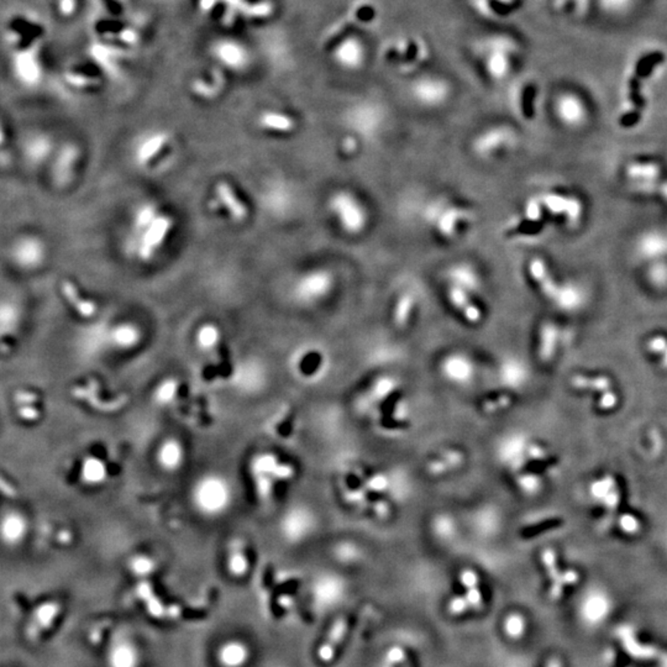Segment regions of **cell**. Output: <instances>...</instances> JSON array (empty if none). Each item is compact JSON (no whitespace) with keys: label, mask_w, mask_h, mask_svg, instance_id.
Wrapping results in <instances>:
<instances>
[{"label":"cell","mask_w":667,"mask_h":667,"mask_svg":"<svg viewBox=\"0 0 667 667\" xmlns=\"http://www.w3.org/2000/svg\"><path fill=\"white\" fill-rule=\"evenodd\" d=\"M485 46L486 56V66L488 72L496 78L505 77L508 70L511 68V59L508 54L513 52V43L505 37H494L488 39L482 43Z\"/></svg>","instance_id":"6da1fadb"},{"label":"cell","mask_w":667,"mask_h":667,"mask_svg":"<svg viewBox=\"0 0 667 667\" xmlns=\"http://www.w3.org/2000/svg\"><path fill=\"white\" fill-rule=\"evenodd\" d=\"M332 208L348 231L357 233L365 226V211L355 198L348 194H339L332 200Z\"/></svg>","instance_id":"7a4b0ae2"},{"label":"cell","mask_w":667,"mask_h":667,"mask_svg":"<svg viewBox=\"0 0 667 667\" xmlns=\"http://www.w3.org/2000/svg\"><path fill=\"white\" fill-rule=\"evenodd\" d=\"M61 612L62 606L57 601L45 602L36 607L26 628L28 639L34 643L37 642L43 633L51 629L54 622L60 617Z\"/></svg>","instance_id":"3957f363"},{"label":"cell","mask_w":667,"mask_h":667,"mask_svg":"<svg viewBox=\"0 0 667 667\" xmlns=\"http://www.w3.org/2000/svg\"><path fill=\"white\" fill-rule=\"evenodd\" d=\"M346 631H348V620L345 617L337 618L334 622V624L331 625L326 640L319 648L318 657L320 661L324 664L332 661L337 645L343 642V637L346 635Z\"/></svg>","instance_id":"277c9868"},{"label":"cell","mask_w":667,"mask_h":667,"mask_svg":"<svg viewBox=\"0 0 667 667\" xmlns=\"http://www.w3.org/2000/svg\"><path fill=\"white\" fill-rule=\"evenodd\" d=\"M335 56L343 66L356 68L360 67L365 60V46L357 37L351 36L340 43Z\"/></svg>","instance_id":"5b68a950"},{"label":"cell","mask_w":667,"mask_h":667,"mask_svg":"<svg viewBox=\"0 0 667 667\" xmlns=\"http://www.w3.org/2000/svg\"><path fill=\"white\" fill-rule=\"evenodd\" d=\"M26 535V520L19 513H9L0 523V538L8 545H18Z\"/></svg>","instance_id":"8992f818"},{"label":"cell","mask_w":667,"mask_h":667,"mask_svg":"<svg viewBox=\"0 0 667 667\" xmlns=\"http://www.w3.org/2000/svg\"><path fill=\"white\" fill-rule=\"evenodd\" d=\"M172 225V220L169 218H160L156 222L152 224V226L149 229L147 234L145 236L144 244L141 247V257L149 259L152 253L155 251L161 241L165 239V236L169 233V229Z\"/></svg>","instance_id":"52a82bcc"},{"label":"cell","mask_w":667,"mask_h":667,"mask_svg":"<svg viewBox=\"0 0 667 667\" xmlns=\"http://www.w3.org/2000/svg\"><path fill=\"white\" fill-rule=\"evenodd\" d=\"M198 497L202 507L208 511H215L222 505L224 507L226 500V491L220 482H207L199 489Z\"/></svg>","instance_id":"ba28073f"},{"label":"cell","mask_w":667,"mask_h":667,"mask_svg":"<svg viewBox=\"0 0 667 667\" xmlns=\"http://www.w3.org/2000/svg\"><path fill=\"white\" fill-rule=\"evenodd\" d=\"M544 203L555 214L566 213L567 217H569V220L572 224L578 222V219H580L581 207H580V203L576 199H567L561 197V195L549 194V195L544 197Z\"/></svg>","instance_id":"9c48e42d"},{"label":"cell","mask_w":667,"mask_h":667,"mask_svg":"<svg viewBox=\"0 0 667 667\" xmlns=\"http://www.w3.org/2000/svg\"><path fill=\"white\" fill-rule=\"evenodd\" d=\"M530 272L538 284L540 286L542 293L547 295V298H558L559 297V288L553 283L550 275L547 273V267L542 264L541 260L535 259L530 264Z\"/></svg>","instance_id":"30bf717a"},{"label":"cell","mask_w":667,"mask_h":667,"mask_svg":"<svg viewBox=\"0 0 667 667\" xmlns=\"http://www.w3.org/2000/svg\"><path fill=\"white\" fill-rule=\"evenodd\" d=\"M217 192L219 198L222 199L224 205L228 208L229 211L236 220H242L247 217L246 207L236 198L233 188L229 186L228 183L220 182L217 186Z\"/></svg>","instance_id":"8fae6325"},{"label":"cell","mask_w":667,"mask_h":667,"mask_svg":"<svg viewBox=\"0 0 667 667\" xmlns=\"http://www.w3.org/2000/svg\"><path fill=\"white\" fill-rule=\"evenodd\" d=\"M463 587L467 591L466 598L469 601L471 609L481 611L483 608V598L480 589H478V576L472 570H465L460 576Z\"/></svg>","instance_id":"7c38bea8"},{"label":"cell","mask_w":667,"mask_h":667,"mask_svg":"<svg viewBox=\"0 0 667 667\" xmlns=\"http://www.w3.org/2000/svg\"><path fill=\"white\" fill-rule=\"evenodd\" d=\"M542 562H544V565L547 567L549 576L553 580V586H551V591H550V597L553 600H559L560 595L562 593V589H564V584H562V581H561V573H560L558 565H556V555H555V553H553L551 549H547L542 553Z\"/></svg>","instance_id":"4fadbf2b"},{"label":"cell","mask_w":667,"mask_h":667,"mask_svg":"<svg viewBox=\"0 0 667 667\" xmlns=\"http://www.w3.org/2000/svg\"><path fill=\"white\" fill-rule=\"evenodd\" d=\"M571 385L580 391L604 392L612 390V381L606 376H598V377H586L582 374L573 376L571 379Z\"/></svg>","instance_id":"5bb4252c"},{"label":"cell","mask_w":667,"mask_h":667,"mask_svg":"<svg viewBox=\"0 0 667 667\" xmlns=\"http://www.w3.org/2000/svg\"><path fill=\"white\" fill-rule=\"evenodd\" d=\"M415 93L427 102H438L446 96V87L436 79H423L415 85Z\"/></svg>","instance_id":"9a60e30c"},{"label":"cell","mask_w":667,"mask_h":667,"mask_svg":"<svg viewBox=\"0 0 667 667\" xmlns=\"http://www.w3.org/2000/svg\"><path fill=\"white\" fill-rule=\"evenodd\" d=\"M450 297L455 307L458 308L471 323H478L481 320V312L469 301L467 295H465L463 289H451Z\"/></svg>","instance_id":"2e32d148"},{"label":"cell","mask_w":667,"mask_h":667,"mask_svg":"<svg viewBox=\"0 0 667 667\" xmlns=\"http://www.w3.org/2000/svg\"><path fill=\"white\" fill-rule=\"evenodd\" d=\"M602 12L611 17H623L631 12L637 0H595Z\"/></svg>","instance_id":"e0dca14e"},{"label":"cell","mask_w":667,"mask_h":667,"mask_svg":"<svg viewBox=\"0 0 667 667\" xmlns=\"http://www.w3.org/2000/svg\"><path fill=\"white\" fill-rule=\"evenodd\" d=\"M241 545H234L229 553V571L234 576H244L248 570V561Z\"/></svg>","instance_id":"ac0fdd59"},{"label":"cell","mask_w":667,"mask_h":667,"mask_svg":"<svg viewBox=\"0 0 667 667\" xmlns=\"http://www.w3.org/2000/svg\"><path fill=\"white\" fill-rule=\"evenodd\" d=\"M660 172L656 163H633L626 169V175L634 180H659Z\"/></svg>","instance_id":"d6986e66"},{"label":"cell","mask_w":667,"mask_h":667,"mask_svg":"<svg viewBox=\"0 0 667 667\" xmlns=\"http://www.w3.org/2000/svg\"><path fill=\"white\" fill-rule=\"evenodd\" d=\"M260 123L267 129L278 130V131H289L295 127L293 119H290L287 115L277 114V113H265L261 116Z\"/></svg>","instance_id":"ffe728a7"},{"label":"cell","mask_w":667,"mask_h":667,"mask_svg":"<svg viewBox=\"0 0 667 667\" xmlns=\"http://www.w3.org/2000/svg\"><path fill=\"white\" fill-rule=\"evenodd\" d=\"M558 340V330L551 324L544 325L541 330L540 359L547 361L551 359Z\"/></svg>","instance_id":"44dd1931"},{"label":"cell","mask_w":667,"mask_h":667,"mask_svg":"<svg viewBox=\"0 0 667 667\" xmlns=\"http://www.w3.org/2000/svg\"><path fill=\"white\" fill-rule=\"evenodd\" d=\"M219 659L222 664H228L230 666H240L241 664L244 665L247 660V651L239 644H229L222 648Z\"/></svg>","instance_id":"7402d4cb"},{"label":"cell","mask_w":667,"mask_h":667,"mask_svg":"<svg viewBox=\"0 0 667 667\" xmlns=\"http://www.w3.org/2000/svg\"><path fill=\"white\" fill-rule=\"evenodd\" d=\"M617 489V482L612 476H606L603 478H600L593 482L589 487V493L592 498L597 500L600 505L604 499L607 498L611 493Z\"/></svg>","instance_id":"603a6c76"},{"label":"cell","mask_w":667,"mask_h":667,"mask_svg":"<svg viewBox=\"0 0 667 667\" xmlns=\"http://www.w3.org/2000/svg\"><path fill=\"white\" fill-rule=\"evenodd\" d=\"M63 293L66 295L68 301L72 303L74 307L77 308L78 310L83 317H90L96 313V306L92 304L90 301H82L79 298L78 293L77 290L74 288V286L71 284L70 282H66L63 284Z\"/></svg>","instance_id":"cb8c5ba5"},{"label":"cell","mask_w":667,"mask_h":667,"mask_svg":"<svg viewBox=\"0 0 667 667\" xmlns=\"http://www.w3.org/2000/svg\"><path fill=\"white\" fill-rule=\"evenodd\" d=\"M105 477V467L98 458H88L83 465V478L88 483H98Z\"/></svg>","instance_id":"d4e9b609"},{"label":"cell","mask_w":667,"mask_h":667,"mask_svg":"<svg viewBox=\"0 0 667 667\" xmlns=\"http://www.w3.org/2000/svg\"><path fill=\"white\" fill-rule=\"evenodd\" d=\"M505 634L511 639H520L525 631V620L520 614L513 613L505 618Z\"/></svg>","instance_id":"484cf974"},{"label":"cell","mask_w":667,"mask_h":667,"mask_svg":"<svg viewBox=\"0 0 667 667\" xmlns=\"http://www.w3.org/2000/svg\"><path fill=\"white\" fill-rule=\"evenodd\" d=\"M631 184L639 191L659 193L664 198L667 199V182L659 180H635Z\"/></svg>","instance_id":"4316f807"},{"label":"cell","mask_w":667,"mask_h":667,"mask_svg":"<svg viewBox=\"0 0 667 667\" xmlns=\"http://www.w3.org/2000/svg\"><path fill=\"white\" fill-rule=\"evenodd\" d=\"M10 29L19 32L21 37L28 36V35H35V36L39 37L40 35H43V32L41 26L29 23V21L21 18L14 19L10 23Z\"/></svg>","instance_id":"83f0119b"},{"label":"cell","mask_w":667,"mask_h":667,"mask_svg":"<svg viewBox=\"0 0 667 667\" xmlns=\"http://www.w3.org/2000/svg\"><path fill=\"white\" fill-rule=\"evenodd\" d=\"M180 446L176 444V443H167L162 447L161 450V461H162L165 466L167 467H176L180 461Z\"/></svg>","instance_id":"f1b7e54d"},{"label":"cell","mask_w":667,"mask_h":667,"mask_svg":"<svg viewBox=\"0 0 667 667\" xmlns=\"http://www.w3.org/2000/svg\"><path fill=\"white\" fill-rule=\"evenodd\" d=\"M413 298L410 295H405L398 303L396 314H394V321L398 326H404L408 323L412 308H413Z\"/></svg>","instance_id":"f546056e"},{"label":"cell","mask_w":667,"mask_h":667,"mask_svg":"<svg viewBox=\"0 0 667 667\" xmlns=\"http://www.w3.org/2000/svg\"><path fill=\"white\" fill-rule=\"evenodd\" d=\"M560 110L564 116H566L569 120H571L578 118V114H581V105L575 98L565 96L560 102Z\"/></svg>","instance_id":"4dcf8cb0"},{"label":"cell","mask_w":667,"mask_h":667,"mask_svg":"<svg viewBox=\"0 0 667 667\" xmlns=\"http://www.w3.org/2000/svg\"><path fill=\"white\" fill-rule=\"evenodd\" d=\"M163 142H165V138L162 136H157V138L150 140L147 145L140 151V161L146 162V161L150 160L151 157L155 156L158 150L162 147Z\"/></svg>","instance_id":"1f68e13d"},{"label":"cell","mask_w":667,"mask_h":667,"mask_svg":"<svg viewBox=\"0 0 667 667\" xmlns=\"http://www.w3.org/2000/svg\"><path fill=\"white\" fill-rule=\"evenodd\" d=\"M511 403V396H508V394H500L498 397L486 401V402L482 404V408H483L485 412H487V413H494V412H498L500 409L509 407Z\"/></svg>","instance_id":"d6a6232c"},{"label":"cell","mask_w":667,"mask_h":667,"mask_svg":"<svg viewBox=\"0 0 667 667\" xmlns=\"http://www.w3.org/2000/svg\"><path fill=\"white\" fill-rule=\"evenodd\" d=\"M218 337H219V332H218V329L215 326L207 325V326H204L203 329H200V331H199V343L203 348H211V346H214L217 343Z\"/></svg>","instance_id":"836d02e7"},{"label":"cell","mask_w":667,"mask_h":667,"mask_svg":"<svg viewBox=\"0 0 667 667\" xmlns=\"http://www.w3.org/2000/svg\"><path fill=\"white\" fill-rule=\"evenodd\" d=\"M385 662L391 666H396V665H401L402 666L403 664L408 662V657H407V654L405 651L399 648V646H393L391 649L387 651V655H385Z\"/></svg>","instance_id":"e575fe53"},{"label":"cell","mask_w":667,"mask_h":667,"mask_svg":"<svg viewBox=\"0 0 667 667\" xmlns=\"http://www.w3.org/2000/svg\"><path fill=\"white\" fill-rule=\"evenodd\" d=\"M618 523H620V529L623 530L626 534H637V531L640 530L639 520L631 514L620 516Z\"/></svg>","instance_id":"d590c367"},{"label":"cell","mask_w":667,"mask_h":667,"mask_svg":"<svg viewBox=\"0 0 667 667\" xmlns=\"http://www.w3.org/2000/svg\"><path fill=\"white\" fill-rule=\"evenodd\" d=\"M469 609H471V606H469L466 595L454 597L449 603V613L452 614V615H460Z\"/></svg>","instance_id":"8d00e7d4"},{"label":"cell","mask_w":667,"mask_h":667,"mask_svg":"<svg viewBox=\"0 0 667 667\" xmlns=\"http://www.w3.org/2000/svg\"><path fill=\"white\" fill-rule=\"evenodd\" d=\"M115 337H116V343L121 346H130L136 341L138 334L130 328H121L118 330Z\"/></svg>","instance_id":"74e56055"},{"label":"cell","mask_w":667,"mask_h":667,"mask_svg":"<svg viewBox=\"0 0 667 667\" xmlns=\"http://www.w3.org/2000/svg\"><path fill=\"white\" fill-rule=\"evenodd\" d=\"M648 349H649L651 354H655V355H662L665 352V350L667 349V339L666 337H651L648 343Z\"/></svg>","instance_id":"f35d334b"},{"label":"cell","mask_w":667,"mask_h":667,"mask_svg":"<svg viewBox=\"0 0 667 667\" xmlns=\"http://www.w3.org/2000/svg\"><path fill=\"white\" fill-rule=\"evenodd\" d=\"M617 403H618V397L611 390V391L602 393L601 398H600V403H598V407L601 409H604V410H609V409L614 408L617 405Z\"/></svg>","instance_id":"ab89813d"},{"label":"cell","mask_w":667,"mask_h":667,"mask_svg":"<svg viewBox=\"0 0 667 667\" xmlns=\"http://www.w3.org/2000/svg\"><path fill=\"white\" fill-rule=\"evenodd\" d=\"M450 469H452V467H451L450 463H447V461L445 460L444 457L438 458V460H435V461H433V463H430L429 465H427V471H429L430 474H433V475L444 474V472H447V471H450Z\"/></svg>","instance_id":"60d3db41"},{"label":"cell","mask_w":667,"mask_h":667,"mask_svg":"<svg viewBox=\"0 0 667 667\" xmlns=\"http://www.w3.org/2000/svg\"><path fill=\"white\" fill-rule=\"evenodd\" d=\"M401 397V393L399 392H394L392 393L390 397L385 399L383 405H382V413H383V419H387V418H391L392 413H393V409L397 405L398 399Z\"/></svg>","instance_id":"b9f144b4"},{"label":"cell","mask_w":667,"mask_h":667,"mask_svg":"<svg viewBox=\"0 0 667 667\" xmlns=\"http://www.w3.org/2000/svg\"><path fill=\"white\" fill-rule=\"evenodd\" d=\"M367 487L374 492H381V491H385L387 487V481L383 476H374L367 482Z\"/></svg>","instance_id":"7bdbcfd3"},{"label":"cell","mask_w":667,"mask_h":667,"mask_svg":"<svg viewBox=\"0 0 667 667\" xmlns=\"http://www.w3.org/2000/svg\"><path fill=\"white\" fill-rule=\"evenodd\" d=\"M19 416H21L25 421H35L39 416H40V413L39 410L32 407H29V405H25V407H21L19 409Z\"/></svg>","instance_id":"ee69618b"},{"label":"cell","mask_w":667,"mask_h":667,"mask_svg":"<svg viewBox=\"0 0 667 667\" xmlns=\"http://www.w3.org/2000/svg\"><path fill=\"white\" fill-rule=\"evenodd\" d=\"M373 511H376V514L379 516V518H387L390 516V505L385 503V500H377L374 505H373Z\"/></svg>","instance_id":"f6af8a7d"},{"label":"cell","mask_w":667,"mask_h":667,"mask_svg":"<svg viewBox=\"0 0 667 667\" xmlns=\"http://www.w3.org/2000/svg\"><path fill=\"white\" fill-rule=\"evenodd\" d=\"M528 454L534 460H544L547 457V451L544 450L541 446H538V445H531L529 447V451H528Z\"/></svg>","instance_id":"bcb514c9"},{"label":"cell","mask_w":667,"mask_h":667,"mask_svg":"<svg viewBox=\"0 0 667 667\" xmlns=\"http://www.w3.org/2000/svg\"><path fill=\"white\" fill-rule=\"evenodd\" d=\"M17 402L20 403V404H30V403H35L37 401L36 394H32V393H29V392H25V393H18L17 394Z\"/></svg>","instance_id":"7dc6e473"},{"label":"cell","mask_w":667,"mask_h":667,"mask_svg":"<svg viewBox=\"0 0 667 667\" xmlns=\"http://www.w3.org/2000/svg\"><path fill=\"white\" fill-rule=\"evenodd\" d=\"M528 215H529L531 220H538L540 218V208H539V204L538 202H530L529 207H528Z\"/></svg>","instance_id":"c3c4849f"},{"label":"cell","mask_w":667,"mask_h":667,"mask_svg":"<svg viewBox=\"0 0 667 667\" xmlns=\"http://www.w3.org/2000/svg\"><path fill=\"white\" fill-rule=\"evenodd\" d=\"M0 492L4 493L6 497H15L17 496V491L8 482L4 481L1 477H0Z\"/></svg>","instance_id":"681fc988"},{"label":"cell","mask_w":667,"mask_h":667,"mask_svg":"<svg viewBox=\"0 0 667 667\" xmlns=\"http://www.w3.org/2000/svg\"><path fill=\"white\" fill-rule=\"evenodd\" d=\"M382 425L385 429H398V427H405V424L402 423V421H393L392 418H387V419H383L382 421Z\"/></svg>","instance_id":"f907efd6"},{"label":"cell","mask_w":667,"mask_h":667,"mask_svg":"<svg viewBox=\"0 0 667 667\" xmlns=\"http://www.w3.org/2000/svg\"><path fill=\"white\" fill-rule=\"evenodd\" d=\"M349 485L351 489H359L361 486V480L356 476L351 475L349 477Z\"/></svg>","instance_id":"816d5d0a"},{"label":"cell","mask_w":667,"mask_h":667,"mask_svg":"<svg viewBox=\"0 0 667 667\" xmlns=\"http://www.w3.org/2000/svg\"><path fill=\"white\" fill-rule=\"evenodd\" d=\"M661 366L667 370V349L665 350V352L661 355Z\"/></svg>","instance_id":"f5cc1de1"},{"label":"cell","mask_w":667,"mask_h":667,"mask_svg":"<svg viewBox=\"0 0 667 667\" xmlns=\"http://www.w3.org/2000/svg\"><path fill=\"white\" fill-rule=\"evenodd\" d=\"M401 667H412V666L409 665L408 662H405V664H403L402 666Z\"/></svg>","instance_id":"db71d44e"}]
</instances>
